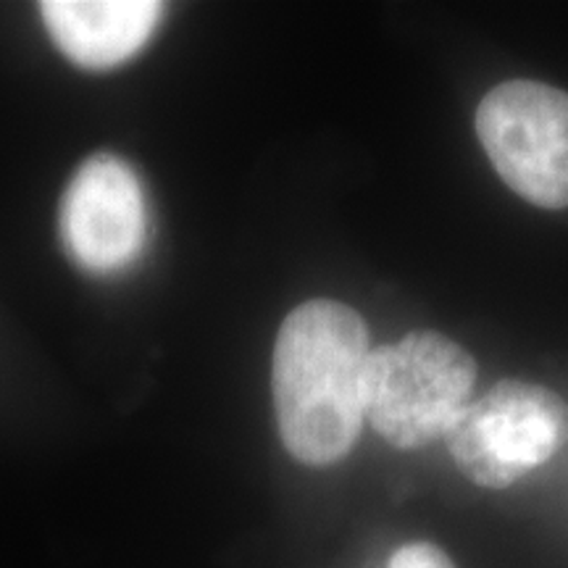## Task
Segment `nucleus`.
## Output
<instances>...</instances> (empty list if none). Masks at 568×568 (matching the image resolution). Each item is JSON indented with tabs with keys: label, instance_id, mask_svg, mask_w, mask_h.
Listing matches in <instances>:
<instances>
[{
	"label": "nucleus",
	"instance_id": "7",
	"mask_svg": "<svg viewBox=\"0 0 568 568\" xmlns=\"http://www.w3.org/2000/svg\"><path fill=\"white\" fill-rule=\"evenodd\" d=\"M389 568H456L447 558L445 550H439L432 542H408L400 550L393 552Z\"/></svg>",
	"mask_w": 568,
	"mask_h": 568
},
{
	"label": "nucleus",
	"instance_id": "6",
	"mask_svg": "<svg viewBox=\"0 0 568 568\" xmlns=\"http://www.w3.org/2000/svg\"><path fill=\"white\" fill-rule=\"evenodd\" d=\"M42 21L77 67L103 71L138 55L163 19L155 0H45Z\"/></svg>",
	"mask_w": 568,
	"mask_h": 568
},
{
	"label": "nucleus",
	"instance_id": "5",
	"mask_svg": "<svg viewBox=\"0 0 568 568\" xmlns=\"http://www.w3.org/2000/svg\"><path fill=\"white\" fill-rule=\"evenodd\" d=\"M148 226L145 190L130 163L101 153L77 169L61 197L59 234L82 272L111 276L138 264Z\"/></svg>",
	"mask_w": 568,
	"mask_h": 568
},
{
	"label": "nucleus",
	"instance_id": "3",
	"mask_svg": "<svg viewBox=\"0 0 568 568\" xmlns=\"http://www.w3.org/2000/svg\"><path fill=\"white\" fill-rule=\"evenodd\" d=\"M445 443L468 481L506 489L568 443V403L535 382L503 379L468 403Z\"/></svg>",
	"mask_w": 568,
	"mask_h": 568
},
{
	"label": "nucleus",
	"instance_id": "2",
	"mask_svg": "<svg viewBox=\"0 0 568 568\" xmlns=\"http://www.w3.org/2000/svg\"><path fill=\"white\" fill-rule=\"evenodd\" d=\"M474 355L435 329H414L393 345L372 347L364 372V414L397 450H418L445 437L477 385Z\"/></svg>",
	"mask_w": 568,
	"mask_h": 568
},
{
	"label": "nucleus",
	"instance_id": "4",
	"mask_svg": "<svg viewBox=\"0 0 568 568\" xmlns=\"http://www.w3.org/2000/svg\"><path fill=\"white\" fill-rule=\"evenodd\" d=\"M477 138L497 176L539 209H568V92L508 80L481 98Z\"/></svg>",
	"mask_w": 568,
	"mask_h": 568
},
{
	"label": "nucleus",
	"instance_id": "1",
	"mask_svg": "<svg viewBox=\"0 0 568 568\" xmlns=\"http://www.w3.org/2000/svg\"><path fill=\"white\" fill-rule=\"evenodd\" d=\"M372 343L364 316L339 301H308L284 318L272 355L282 445L305 466L347 458L364 426Z\"/></svg>",
	"mask_w": 568,
	"mask_h": 568
}]
</instances>
